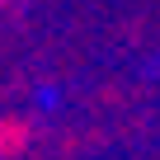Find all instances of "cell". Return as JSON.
<instances>
[{"label": "cell", "mask_w": 160, "mask_h": 160, "mask_svg": "<svg viewBox=\"0 0 160 160\" xmlns=\"http://www.w3.org/2000/svg\"><path fill=\"white\" fill-rule=\"evenodd\" d=\"M24 122H0V155H10V151H19L24 146Z\"/></svg>", "instance_id": "1"}]
</instances>
